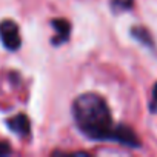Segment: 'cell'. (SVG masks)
<instances>
[{
	"label": "cell",
	"mask_w": 157,
	"mask_h": 157,
	"mask_svg": "<svg viewBox=\"0 0 157 157\" xmlns=\"http://www.w3.org/2000/svg\"><path fill=\"white\" fill-rule=\"evenodd\" d=\"M72 116L77 128L93 140H114L117 125L106 100L94 93L80 94L72 102Z\"/></svg>",
	"instance_id": "cell-1"
},
{
	"label": "cell",
	"mask_w": 157,
	"mask_h": 157,
	"mask_svg": "<svg viewBox=\"0 0 157 157\" xmlns=\"http://www.w3.org/2000/svg\"><path fill=\"white\" fill-rule=\"evenodd\" d=\"M0 39H2L3 45L10 51H16L22 45L20 39V31L16 22L13 20H3L0 23Z\"/></svg>",
	"instance_id": "cell-2"
},
{
	"label": "cell",
	"mask_w": 157,
	"mask_h": 157,
	"mask_svg": "<svg viewBox=\"0 0 157 157\" xmlns=\"http://www.w3.org/2000/svg\"><path fill=\"white\" fill-rule=\"evenodd\" d=\"M6 125L11 131H14L20 137H26L31 132V123H29V119L25 114H17V116L8 119Z\"/></svg>",
	"instance_id": "cell-3"
},
{
	"label": "cell",
	"mask_w": 157,
	"mask_h": 157,
	"mask_svg": "<svg viewBox=\"0 0 157 157\" xmlns=\"http://www.w3.org/2000/svg\"><path fill=\"white\" fill-rule=\"evenodd\" d=\"M51 25L56 31V37L51 40L54 45H62L65 42H68L69 39V34H71V25L68 20L65 19H52L51 20Z\"/></svg>",
	"instance_id": "cell-4"
},
{
	"label": "cell",
	"mask_w": 157,
	"mask_h": 157,
	"mask_svg": "<svg viewBox=\"0 0 157 157\" xmlns=\"http://www.w3.org/2000/svg\"><path fill=\"white\" fill-rule=\"evenodd\" d=\"M131 34H132V37H134V39H137V40H139V42H142L143 45H152L151 36H149V33H148L145 28H140V26L132 28V29H131Z\"/></svg>",
	"instance_id": "cell-5"
},
{
	"label": "cell",
	"mask_w": 157,
	"mask_h": 157,
	"mask_svg": "<svg viewBox=\"0 0 157 157\" xmlns=\"http://www.w3.org/2000/svg\"><path fill=\"white\" fill-rule=\"evenodd\" d=\"M109 3L116 11H128L132 8L134 0H109Z\"/></svg>",
	"instance_id": "cell-6"
},
{
	"label": "cell",
	"mask_w": 157,
	"mask_h": 157,
	"mask_svg": "<svg viewBox=\"0 0 157 157\" xmlns=\"http://www.w3.org/2000/svg\"><path fill=\"white\" fill-rule=\"evenodd\" d=\"M151 111L157 113V83L154 85V90H152V102H151Z\"/></svg>",
	"instance_id": "cell-7"
},
{
	"label": "cell",
	"mask_w": 157,
	"mask_h": 157,
	"mask_svg": "<svg viewBox=\"0 0 157 157\" xmlns=\"http://www.w3.org/2000/svg\"><path fill=\"white\" fill-rule=\"evenodd\" d=\"M10 152H11V149H10L8 143L0 142V155H3V154H10Z\"/></svg>",
	"instance_id": "cell-8"
}]
</instances>
